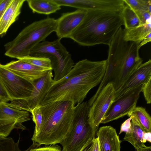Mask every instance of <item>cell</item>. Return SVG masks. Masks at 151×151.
<instances>
[{
  "label": "cell",
  "mask_w": 151,
  "mask_h": 151,
  "mask_svg": "<svg viewBox=\"0 0 151 151\" xmlns=\"http://www.w3.org/2000/svg\"><path fill=\"white\" fill-rule=\"evenodd\" d=\"M106 64V60L79 61L66 76L54 81L40 106L58 101H72L75 105L82 103L90 90L101 83Z\"/></svg>",
  "instance_id": "obj_1"
},
{
  "label": "cell",
  "mask_w": 151,
  "mask_h": 151,
  "mask_svg": "<svg viewBox=\"0 0 151 151\" xmlns=\"http://www.w3.org/2000/svg\"><path fill=\"white\" fill-rule=\"evenodd\" d=\"M123 25L120 13L88 10L81 24L68 38L82 46L99 44L109 46Z\"/></svg>",
  "instance_id": "obj_2"
},
{
  "label": "cell",
  "mask_w": 151,
  "mask_h": 151,
  "mask_svg": "<svg viewBox=\"0 0 151 151\" xmlns=\"http://www.w3.org/2000/svg\"><path fill=\"white\" fill-rule=\"evenodd\" d=\"M75 105L70 101H58L40 106L42 124L38 134L31 139L41 145L60 144L68 136Z\"/></svg>",
  "instance_id": "obj_3"
},
{
  "label": "cell",
  "mask_w": 151,
  "mask_h": 151,
  "mask_svg": "<svg viewBox=\"0 0 151 151\" xmlns=\"http://www.w3.org/2000/svg\"><path fill=\"white\" fill-rule=\"evenodd\" d=\"M124 29L121 27L109 45L107 62L114 66L111 83L115 91L125 82L142 63L139 47V43L127 41L124 39Z\"/></svg>",
  "instance_id": "obj_4"
},
{
  "label": "cell",
  "mask_w": 151,
  "mask_h": 151,
  "mask_svg": "<svg viewBox=\"0 0 151 151\" xmlns=\"http://www.w3.org/2000/svg\"><path fill=\"white\" fill-rule=\"evenodd\" d=\"M57 25V19L49 17L33 22L4 45L5 55L17 59L29 55L32 49L55 31Z\"/></svg>",
  "instance_id": "obj_5"
},
{
  "label": "cell",
  "mask_w": 151,
  "mask_h": 151,
  "mask_svg": "<svg viewBox=\"0 0 151 151\" xmlns=\"http://www.w3.org/2000/svg\"><path fill=\"white\" fill-rule=\"evenodd\" d=\"M89 107L87 102L75 105L72 126L67 137L60 143L62 151H80L95 138L97 130L88 122Z\"/></svg>",
  "instance_id": "obj_6"
},
{
  "label": "cell",
  "mask_w": 151,
  "mask_h": 151,
  "mask_svg": "<svg viewBox=\"0 0 151 151\" xmlns=\"http://www.w3.org/2000/svg\"><path fill=\"white\" fill-rule=\"evenodd\" d=\"M0 81L12 101L15 99L29 100L33 84L5 68L0 63Z\"/></svg>",
  "instance_id": "obj_7"
},
{
  "label": "cell",
  "mask_w": 151,
  "mask_h": 151,
  "mask_svg": "<svg viewBox=\"0 0 151 151\" xmlns=\"http://www.w3.org/2000/svg\"><path fill=\"white\" fill-rule=\"evenodd\" d=\"M142 85L132 89L114 100L111 104L101 123L105 124L123 117L136 106Z\"/></svg>",
  "instance_id": "obj_8"
},
{
  "label": "cell",
  "mask_w": 151,
  "mask_h": 151,
  "mask_svg": "<svg viewBox=\"0 0 151 151\" xmlns=\"http://www.w3.org/2000/svg\"><path fill=\"white\" fill-rule=\"evenodd\" d=\"M29 112L19 110L0 102V136L6 137L14 129L26 130L24 123L30 120Z\"/></svg>",
  "instance_id": "obj_9"
},
{
  "label": "cell",
  "mask_w": 151,
  "mask_h": 151,
  "mask_svg": "<svg viewBox=\"0 0 151 151\" xmlns=\"http://www.w3.org/2000/svg\"><path fill=\"white\" fill-rule=\"evenodd\" d=\"M115 90L112 83H109L101 91L89 107L88 122L97 130L111 104L114 100Z\"/></svg>",
  "instance_id": "obj_10"
},
{
  "label": "cell",
  "mask_w": 151,
  "mask_h": 151,
  "mask_svg": "<svg viewBox=\"0 0 151 151\" xmlns=\"http://www.w3.org/2000/svg\"><path fill=\"white\" fill-rule=\"evenodd\" d=\"M60 40L58 39L52 42H41L32 49L29 55L48 58L50 60L51 64H55L70 54L61 43Z\"/></svg>",
  "instance_id": "obj_11"
},
{
  "label": "cell",
  "mask_w": 151,
  "mask_h": 151,
  "mask_svg": "<svg viewBox=\"0 0 151 151\" xmlns=\"http://www.w3.org/2000/svg\"><path fill=\"white\" fill-rule=\"evenodd\" d=\"M87 11L77 9L72 12L63 13L57 19V25L55 32L58 39L68 38L81 24Z\"/></svg>",
  "instance_id": "obj_12"
},
{
  "label": "cell",
  "mask_w": 151,
  "mask_h": 151,
  "mask_svg": "<svg viewBox=\"0 0 151 151\" xmlns=\"http://www.w3.org/2000/svg\"><path fill=\"white\" fill-rule=\"evenodd\" d=\"M151 78V60L142 63L115 91L114 100L129 91L144 84Z\"/></svg>",
  "instance_id": "obj_13"
},
{
  "label": "cell",
  "mask_w": 151,
  "mask_h": 151,
  "mask_svg": "<svg viewBox=\"0 0 151 151\" xmlns=\"http://www.w3.org/2000/svg\"><path fill=\"white\" fill-rule=\"evenodd\" d=\"M3 65L14 74L33 84L50 70L19 60L11 61Z\"/></svg>",
  "instance_id": "obj_14"
},
{
  "label": "cell",
  "mask_w": 151,
  "mask_h": 151,
  "mask_svg": "<svg viewBox=\"0 0 151 151\" xmlns=\"http://www.w3.org/2000/svg\"><path fill=\"white\" fill-rule=\"evenodd\" d=\"M52 70H49L44 76L33 83V88L31 95L27 102L32 110L40 106L48 90L54 82L52 79Z\"/></svg>",
  "instance_id": "obj_15"
},
{
  "label": "cell",
  "mask_w": 151,
  "mask_h": 151,
  "mask_svg": "<svg viewBox=\"0 0 151 151\" xmlns=\"http://www.w3.org/2000/svg\"><path fill=\"white\" fill-rule=\"evenodd\" d=\"M97 136L100 151H120L121 142L115 129L112 127H100Z\"/></svg>",
  "instance_id": "obj_16"
},
{
  "label": "cell",
  "mask_w": 151,
  "mask_h": 151,
  "mask_svg": "<svg viewBox=\"0 0 151 151\" xmlns=\"http://www.w3.org/2000/svg\"><path fill=\"white\" fill-rule=\"evenodd\" d=\"M127 116L131 118V126L126 132L123 140L130 143L136 150L145 146L144 143L146 142L145 137L146 132L131 112Z\"/></svg>",
  "instance_id": "obj_17"
},
{
  "label": "cell",
  "mask_w": 151,
  "mask_h": 151,
  "mask_svg": "<svg viewBox=\"0 0 151 151\" xmlns=\"http://www.w3.org/2000/svg\"><path fill=\"white\" fill-rule=\"evenodd\" d=\"M26 0H12L0 19V36L4 35L17 19Z\"/></svg>",
  "instance_id": "obj_18"
},
{
  "label": "cell",
  "mask_w": 151,
  "mask_h": 151,
  "mask_svg": "<svg viewBox=\"0 0 151 151\" xmlns=\"http://www.w3.org/2000/svg\"><path fill=\"white\" fill-rule=\"evenodd\" d=\"M33 13L48 15L61 9V6L53 0H27Z\"/></svg>",
  "instance_id": "obj_19"
},
{
  "label": "cell",
  "mask_w": 151,
  "mask_h": 151,
  "mask_svg": "<svg viewBox=\"0 0 151 151\" xmlns=\"http://www.w3.org/2000/svg\"><path fill=\"white\" fill-rule=\"evenodd\" d=\"M151 22L143 23L138 26L128 29H125L124 40L139 43L150 33L151 32Z\"/></svg>",
  "instance_id": "obj_20"
},
{
  "label": "cell",
  "mask_w": 151,
  "mask_h": 151,
  "mask_svg": "<svg viewBox=\"0 0 151 151\" xmlns=\"http://www.w3.org/2000/svg\"><path fill=\"white\" fill-rule=\"evenodd\" d=\"M125 29L137 27L142 24L135 12L129 6L125 4L120 12Z\"/></svg>",
  "instance_id": "obj_21"
},
{
  "label": "cell",
  "mask_w": 151,
  "mask_h": 151,
  "mask_svg": "<svg viewBox=\"0 0 151 151\" xmlns=\"http://www.w3.org/2000/svg\"><path fill=\"white\" fill-rule=\"evenodd\" d=\"M140 125L146 132H151V117L145 108L136 106L131 112Z\"/></svg>",
  "instance_id": "obj_22"
},
{
  "label": "cell",
  "mask_w": 151,
  "mask_h": 151,
  "mask_svg": "<svg viewBox=\"0 0 151 151\" xmlns=\"http://www.w3.org/2000/svg\"><path fill=\"white\" fill-rule=\"evenodd\" d=\"M125 4L132 9L139 18L144 12L151 14V0H123Z\"/></svg>",
  "instance_id": "obj_23"
},
{
  "label": "cell",
  "mask_w": 151,
  "mask_h": 151,
  "mask_svg": "<svg viewBox=\"0 0 151 151\" xmlns=\"http://www.w3.org/2000/svg\"><path fill=\"white\" fill-rule=\"evenodd\" d=\"M17 59L37 66L52 70L50 60L48 58L29 55Z\"/></svg>",
  "instance_id": "obj_24"
},
{
  "label": "cell",
  "mask_w": 151,
  "mask_h": 151,
  "mask_svg": "<svg viewBox=\"0 0 151 151\" xmlns=\"http://www.w3.org/2000/svg\"><path fill=\"white\" fill-rule=\"evenodd\" d=\"M20 137L16 142L10 137L0 136V151H28L29 147L27 150L22 151L19 148V144Z\"/></svg>",
  "instance_id": "obj_25"
},
{
  "label": "cell",
  "mask_w": 151,
  "mask_h": 151,
  "mask_svg": "<svg viewBox=\"0 0 151 151\" xmlns=\"http://www.w3.org/2000/svg\"><path fill=\"white\" fill-rule=\"evenodd\" d=\"M31 117L35 127L34 132L32 137L36 136L39 132L42 124V114L40 106L36 107L30 112Z\"/></svg>",
  "instance_id": "obj_26"
},
{
  "label": "cell",
  "mask_w": 151,
  "mask_h": 151,
  "mask_svg": "<svg viewBox=\"0 0 151 151\" xmlns=\"http://www.w3.org/2000/svg\"><path fill=\"white\" fill-rule=\"evenodd\" d=\"M8 106L19 110L24 111L30 112L31 110L29 108L27 100L23 99H18L11 101L10 103H5Z\"/></svg>",
  "instance_id": "obj_27"
},
{
  "label": "cell",
  "mask_w": 151,
  "mask_h": 151,
  "mask_svg": "<svg viewBox=\"0 0 151 151\" xmlns=\"http://www.w3.org/2000/svg\"><path fill=\"white\" fill-rule=\"evenodd\" d=\"M40 146L37 143L33 142L28 151H62L61 147L56 144L45 145L42 147Z\"/></svg>",
  "instance_id": "obj_28"
},
{
  "label": "cell",
  "mask_w": 151,
  "mask_h": 151,
  "mask_svg": "<svg viewBox=\"0 0 151 151\" xmlns=\"http://www.w3.org/2000/svg\"><path fill=\"white\" fill-rule=\"evenodd\" d=\"M151 78L147 82L143 84L142 87L141 92H142L145 99L147 104L151 102Z\"/></svg>",
  "instance_id": "obj_29"
},
{
  "label": "cell",
  "mask_w": 151,
  "mask_h": 151,
  "mask_svg": "<svg viewBox=\"0 0 151 151\" xmlns=\"http://www.w3.org/2000/svg\"><path fill=\"white\" fill-rule=\"evenodd\" d=\"M10 101L12 100L0 81V102L7 103Z\"/></svg>",
  "instance_id": "obj_30"
},
{
  "label": "cell",
  "mask_w": 151,
  "mask_h": 151,
  "mask_svg": "<svg viewBox=\"0 0 151 151\" xmlns=\"http://www.w3.org/2000/svg\"><path fill=\"white\" fill-rule=\"evenodd\" d=\"M12 0H0V19Z\"/></svg>",
  "instance_id": "obj_31"
},
{
  "label": "cell",
  "mask_w": 151,
  "mask_h": 151,
  "mask_svg": "<svg viewBox=\"0 0 151 151\" xmlns=\"http://www.w3.org/2000/svg\"><path fill=\"white\" fill-rule=\"evenodd\" d=\"M131 118H129L126 120L121 125L119 134L123 132H126L131 126Z\"/></svg>",
  "instance_id": "obj_32"
},
{
  "label": "cell",
  "mask_w": 151,
  "mask_h": 151,
  "mask_svg": "<svg viewBox=\"0 0 151 151\" xmlns=\"http://www.w3.org/2000/svg\"><path fill=\"white\" fill-rule=\"evenodd\" d=\"M88 151H100L97 137L93 139Z\"/></svg>",
  "instance_id": "obj_33"
},
{
  "label": "cell",
  "mask_w": 151,
  "mask_h": 151,
  "mask_svg": "<svg viewBox=\"0 0 151 151\" xmlns=\"http://www.w3.org/2000/svg\"><path fill=\"white\" fill-rule=\"evenodd\" d=\"M151 32L149 33L139 43V47L140 49V48L145 45L148 42H150L151 41Z\"/></svg>",
  "instance_id": "obj_34"
},
{
  "label": "cell",
  "mask_w": 151,
  "mask_h": 151,
  "mask_svg": "<svg viewBox=\"0 0 151 151\" xmlns=\"http://www.w3.org/2000/svg\"><path fill=\"white\" fill-rule=\"evenodd\" d=\"M136 151H151L150 146H145L139 148L137 149Z\"/></svg>",
  "instance_id": "obj_35"
},
{
  "label": "cell",
  "mask_w": 151,
  "mask_h": 151,
  "mask_svg": "<svg viewBox=\"0 0 151 151\" xmlns=\"http://www.w3.org/2000/svg\"><path fill=\"white\" fill-rule=\"evenodd\" d=\"M92 142L91 143H88L86 145L81 149L80 150V151H88L90 149Z\"/></svg>",
  "instance_id": "obj_36"
}]
</instances>
